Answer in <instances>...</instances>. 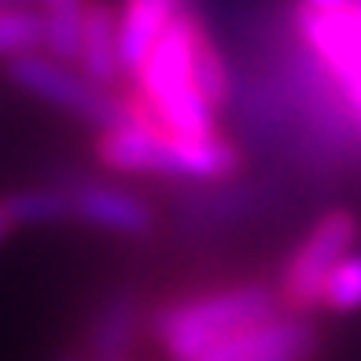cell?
I'll return each instance as SVG.
<instances>
[{"instance_id":"cell-1","label":"cell","mask_w":361,"mask_h":361,"mask_svg":"<svg viewBox=\"0 0 361 361\" xmlns=\"http://www.w3.org/2000/svg\"><path fill=\"white\" fill-rule=\"evenodd\" d=\"M203 23L207 15L200 4L177 15L166 34L155 41L140 74L129 81V89L147 104V111L166 133L192 140L218 133V111L203 100L200 81H195V34Z\"/></svg>"},{"instance_id":"cell-2","label":"cell","mask_w":361,"mask_h":361,"mask_svg":"<svg viewBox=\"0 0 361 361\" xmlns=\"http://www.w3.org/2000/svg\"><path fill=\"white\" fill-rule=\"evenodd\" d=\"M273 314H281L276 288L247 281L159 306L152 314V332L170 361H200L203 354L221 347L225 339H233L236 332Z\"/></svg>"},{"instance_id":"cell-3","label":"cell","mask_w":361,"mask_h":361,"mask_svg":"<svg viewBox=\"0 0 361 361\" xmlns=\"http://www.w3.org/2000/svg\"><path fill=\"white\" fill-rule=\"evenodd\" d=\"M357 240V218L347 207H332L314 218V225L295 243V251L284 258L281 276H276V299L288 314L310 317L317 314L324 299V281L343 258L350 255Z\"/></svg>"},{"instance_id":"cell-4","label":"cell","mask_w":361,"mask_h":361,"mask_svg":"<svg viewBox=\"0 0 361 361\" xmlns=\"http://www.w3.org/2000/svg\"><path fill=\"white\" fill-rule=\"evenodd\" d=\"M8 78L15 89H23L37 100L71 111L74 118L92 122L100 129H118L129 122L126 111V96L122 89H104L92 78H85L81 71H74L71 63H59L48 52H26L8 59Z\"/></svg>"},{"instance_id":"cell-5","label":"cell","mask_w":361,"mask_h":361,"mask_svg":"<svg viewBox=\"0 0 361 361\" xmlns=\"http://www.w3.org/2000/svg\"><path fill=\"white\" fill-rule=\"evenodd\" d=\"M281 203V185L269 177H225L210 185H192L173 195V225L188 236L225 233Z\"/></svg>"},{"instance_id":"cell-6","label":"cell","mask_w":361,"mask_h":361,"mask_svg":"<svg viewBox=\"0 0 361 361\" xmlns=\"http://www.w3.org/2000/svg\"><path fill=\"white\" fill-rule=\"evenodd\" d=\"M317 343L321 336L310 324V317L281 310V314L225 339L221 347L203 354L200 361H310L317 354Z\"/></svg>"},{"instance_id":"cell-7","label":"cell","mask_w":361,"mask_h":361,"mask_svg":"<svg viewBox=\"0 0 361 361\" xmlns=\"http://www.w3.org/2000/svg\"><path fill=\"white\" fill-rule=\"evenodd\" d=\"M71 188V210L74 221H85L104 233H118V236H152L155 233V207L144 195L129 192L122 185H107V180H92V177H78V180H63Z\"/></svg>"},{"instance_id":"cell-8","label":"cell","mask_w":361,"mask_h":361,"mask_svg":"<svg viewBox=\"0 0 361 361\" xmlns=\"http://www.w3.org/2000/svg\"><path fill=\"white\" fill-rule=\"evenodd\" d=\"M96 162L122 177H173L177 180V137L159 126H118L96 137Z\"/></svg>"},{"instance_id":"cell-9","label":"cell","mask_w":361,"mask_h":361,"mask_svg":"<svg viewBox=\"0 0 361 361\" xmlns=\"http://www.w3.org/2000/svg\"><path fill=\"white\" fill-rule=\"evenodd\" d=\"M195 4L200 0H122L118 4V56H122V71L129 81L140 74L144 59L152 56V48L166 34V26Z\"/></svg>"},{"instance_id":"cell-10","label":"cell","mask_w":361,"mask_h":361,"mask_svg":"<svg viewBox=\"0 0 361 361\" xmlns=\"http://www.w3.org/2000/svg\"><path fill=\"white\" fill-rule=\"evenodd\" d=\"M78 67L104 89H122L126 71L118 56V4L114 0H85Z\"/></svg>"},{"instance_id":"cell-11","label":"cell","mask_w":361,"mask_h":361,"mask_svg":"<svg viewBox=\"0 0 361 361\" xmlns=\"http://www.w3.org/2000/svg\"><path fill=\"white\" fill-rule=\"evenodd\" d=\"M144 324V306L137 295H114L92 317L89 328V354L92 361H126L129 347Z\"/></svg>"},{"instance_id":"cell-12","label":"cell","mask_w":361,"mask_h":361,"mask_svg":"<svg viewBox=\"0 0 361 361\" xmlns=\"http://www.w3.org/2000/svg\"><path fill=\"white\" fill-rule=\"evenodd\" d=\"M4 214L11 225H56V221H74L71 210V188L63 180L52 185H34V188H19L0 200Z\"/></svg>"},{"instance_id":"cell-13","label":"cell","mask_w":361,"mask_h":361,"mask_svg":"<svg viewBox=\"0 0 361 361\" xmlns=\"http://www.w3.org/2000/svg\"><path fill=\"white\" fill-rule=\"evenodd\" d=\"M81 26H85V0H63L44 8V52L59 63H78Z\"/></svg>"},{"instance_id":"cell-14","label":"cell","mask_w":361,"mask_h":361,"mask_svg":"<svg viewBox=\"0 0 361 361\" xmlns=\"http://www.w3.org/2000/svg\"><path fill=\"white\" fill-rule=\"evenodd\" d=\"M44 52V11L0 8V59Z\"/></svg>"},{"instance_id":"cell-15","label":"cell","mask_w":361,"mask_h":361,"mask_svg":"<svg viewBox=\"0 0 361 361\" xmlns=\"http://www.w3.org/2000/svg\"><path fill=\"white\" fill-rule=\"evenodd\" d=\"M324 310L332 314H354L361 310V255H347L324 281Z\"/></svg>"},{"instance_id":"cell-16","label":"cell","mask_w":361,"mask_h":361,"mask_svg":"<svg viewBox=\"0 0 361 361\" xmlns=\"http://www.w3.org/2000/svg\"><path fill=\"white\" fill-rule=\"evenodd\" d=\"M361 0H295V8H306V11H350Z\"/></svg>"},{"instance_id":"cell-17","label":"cell","mask_w":361,"mask_h":361,"mask_svg":"<svg viewBox=\"0 0 361 361\" xmlns=\"http://www.w3.org/2000/svg\"><path fill=\"white\" fill-rule=\"evenodd\" d=\"M11 233V221H8V214H4V207H0V240H4Z\"/></svg>"},{"instance_id":"cell-18","label":"cell","mask_w":361,"mask_h":361,"mask_svg":"<svg viewBox=\"0 0 361 361\" xmlns=\"http://www.w3.org/2000/svg\"><path fill=\"white\" fill-rule=\"evenodd\" d=\"M34 0H0V8H30Z\"/></svg>"},{"instance_id":"cell-19","label":"cell","mask_w":361,"mask_h":361,"mask_svg":"<svg viewBox=\"0 0 361 361\" xmlns=\"http://www.w3.org/2000/svg\"><path fill=\"white\" fill-rule=\"evenodd\" d=\"M41 4H44V8H48V4H63V0H41Z\"/></svg>"},{"instance_id":"cell-20","label":"cell","mask_w":361,"mask_h":361,"mask_svg":"<svg viewBox=\"0 0 361 361\" xmlns=\"http://www.w3.org/2000/svg\"><path fill=\"white\" fill-rule=\"evenodd\" d=\"M59 361H81V357H74V354H67V357H59Z\"/></svg>"}]
</instances>
